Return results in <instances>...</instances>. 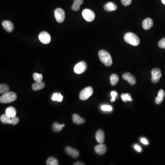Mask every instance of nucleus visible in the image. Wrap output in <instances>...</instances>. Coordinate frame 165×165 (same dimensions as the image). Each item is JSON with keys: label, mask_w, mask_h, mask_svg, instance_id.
<instances>
[{"label": "nucleus", "mask_w": 165, "mask_h": 165, "mask_svg": "<svg viewBox=\"0 0 165 165\" xmlns=\"http://www.w3.org/2000/svg\"><path fill=\"white\" fill-rule=\"evenodd\" d=\"M33 77L34 80L36 82H42L43 76L41 74L35 73V74H33Z\"/></svg>", "instance_id": "28"}, {"label": "nucleus", "mask_w": 165, "mask_h": 165, "mask_svg": "<svg viewBox=\"0 0 165 165\" xmlns=\"http://www.w3.org/2000/svg\"><path fill=\"white\" fill-rule=\"evenodd\" d=\"M141 141L143 144H145V145H147L149 144L147 140L144 138H143V139H141Z\"/></svg>", "instance_id": "36"}, {"label": "nucleus", "mask_w": 165, "mask_h": 165, "mask_svg": "<svg viewBox=\"0 0 165 165\" xmlns=\"http://www.w3.org/2000/svg\"><path fill=\"white\" fill-rule=\"evenodd\" d=\"M135 148L136 150H137L138 152H142V149H141V147H140V146H139V145H135Z\"/></svg>", "instance_id": "37"}, {"label": "nucleus", "mask_w": 165, "mask_h": 165, "mask_svg": "<svg viewBox=\"0 0 165 165\" xmlns=\"http://www.w3.org/2000/svg\"><path fill=\"white\" fill-rule=\"evenodd\" d=\"M101 109L104 111H112L113 108L110 106L103 105L101 106Z\"/></svg>", "instance_id": "31"}, {"label": "nucleus", "mask_w": 165, "mask_h": 165, "mask_svg": "<svg viewBox=\"0 0 165 165\" xmlns=\"http://www.w3.org/2000/svg\"><path fill=\"white\" fill-rule=\"evenodd\" d=\"M99 58L101 62L107 67H110L113 64V60L110 54L105 50H101L98 53Z\"/></svg>", "instance_id": "1"}, {"label": "nucleus", "mask_w": 165, "mask_h": 165, "mask_svg": "<svg viewBox=\"0 0 165 165\" xmlns=\"http://www.w3.org/2000/svg\"><path fill=\"white\" fill-rule=\"evenodd\" d=\"M2 25L5 30L8 32H11L13 30L14 27L13 23L8 20L3 21Z\"/></svg>", "instance_id": "13"}, {"label": "nucleus", "mask_w": 165, "mask_h": 165, "mask_svg": "<svg viewBox=\"0 0 165 165\" xmlns=\"http://www.w3.org/2000/svg\"><path fill=\"white\" fill-rule=\"evenodd\" d=\"M19 118L18 117L15 116L13 118H11V124L14 125L18 124V123L19 122Z\"/></svg>", "instance_id": "29"}, {"label": "nucleus", "mask_w": 165, "mask_h": 165, "mask_svg": "<svg viewBox=\"0 0 165 165\" xmlns=\"http://www.w3.org/2000/svg\"><path fill=\"white\" fill-rule=\"evenodd\" d=\"M39 40L44 44H48L51 42V36L46 32H42L39 35Z\"/></svg>", "instance_id": "9"}, {"label": "nucleus", "mask_w": 165, "mask_h": 165, "mask_svg": "<svg viewBox=\"0 0 165 165\" xmlns=\"http://www.w3.org/2000/svg\"><path fill=\"white\" fill-rule=\"evenodd\" d=\"M93 89L91 86H88L83 89L79 94V98L81 101L87 100L92 95Z\"/></svg>", "instance_id": "4"}, {"label": "nucleus", "mask_w": 165, "mask_h": 165, "mask_svg": "<svg viewBox=\"0 0 165 165\" xmlns=\"http://www.w3.org/2000/svg\"><path fill=\"white\" fill-rule=\"evenodd\" d=\"M161 2L163 3V4L165 5V0H161Z\"/></svg>", "instance_id": "39"}, {"label": "nucleus", "mask_w": 165, "mask_h": 165, "mask_svg": "<svg viewBox=\"0 0 165 165\" xmlns=\"http://www.w3.org/2000/svg\"><path fill=\"white\" fill-rule=\"evenodd\" d=\"M87 69V66L86 62L84 61L80 62L75 66L74 71L78 74H80L84 73Z\"/></svg>", "instance_id": "6"}, {"label": "nucleus", "mask_w": 165, "mask_h": 165, "mask_svg": "<svg viewBox=\"0 0 165 165\" xmlns=\"http://www.w3.org/2000/svg\"><path fill=\"white\" fill-rule=\"evenodd\" d=\"M122 4L125 6H128L132 3V0H121Z\"/></svg>", "instance_id": "33"}, {"label": "nucleus", "mask_w": 165, "mask_h": 165, "mask_svg": "<svg viewBox=\"0 0 165 165\" xmlns=\"http://www.w3.org/2000/svg\"><path fill=\"white\" fill-rule=\"evenodd\" d=\"M45 84L43 82H36L32 85V89L35 91H39L40 89H42L44 88Z\"/></svg>", "instance_id": "20"}, {"label": "nucleus", "mask_w": 165, "mask_h": 165, "mask_svg": "<svg viewBox=\"0 0 165 165\" xmlns=\"http://www.w3.org/2000/svg\"><path fill=\"white\" fill-rule=\"evenodd\" d=\"M62 124H59L57 123H54L52 124V130L55 132H59L62 130Z\"/></svg>", "instance_id": "24"}, {"label": "nucleus", "mask_w": 165, "mask_h": 165, "mask_svg": "<svg viewBox=\"0 0 165 165\" xmlns=\"http://www.w3.org/2000/svg\"><path fill=\"white\" fill-rule=\"evenodd\" d=\"M152 81L154 84L157 83L159 82L162 74L161 70L158 68L154 69L152 71Z\"/></svg>", "instance_id": "8"}, {"label": "nucleus", "mask_w": 165, "mask_h": 165, "mask_svg": "<svg viewBox=\"0 0 165 165\" xmlns=\"http://www.w3.org/2000/svg\"><path fill=\"white\" fill-rule=\"evenodd\" d=\"M110 81L111 85L115 86L118 84L119 81V77L117 74H113L110 78Z\"/></svg>", "instance_id": "21"}, {"label": "nucleus", "mask_w": 165, "mask_h": 165, "mask_svg": "<svg viewBox=\"0 0 165 165\" xmlns=\"http://www.w3.org/2000/svg\"><path fill=\"white\" fill-rule=\"evenodd\" d=\"M82 16L86 21L87 22H92L95 19V14L91 10L85 9L82 12Z\"/></svg>", "instance_id": "5"}, {"label": "nucleus", "mask_w": 165, "mask_h": 165, "mask_svg": "<svg viewBox=\"0 0 165 165\" xmlns=\"http://www.w3.org/2000/svg\"><path fill=\"white\" fill-rule=\"evenodd\" d=\"M117 92L115 91H113L111 92V96H112V98L110 100V101L112 102H114L115 101V100H116V97L117 96Z\"/></svg>", "instance_id": "34"}, {"label": "nucleus", "mask_w": 165, "mask_h": 165, "mask_svg": "<svg viewBox=\"0 0 165 165\" xmlns=\"http://www.w3.org/2000/svg\"><path fill=\"white\" fill-rule=\"evenodd\" d=\"M80 5L77 4L76 3H74V2L73 6H72V9L74 11L77 12V11H79V10L80 9Z\"/></svg>", "instance_id": "32"}, {"label": "nucleus", "mask_w": 165, "mask_h": 165, "mask_svg": "<svg viewBox=\"0 0 165 165\" xmlns=\"http://www.w3.org/2000/svg\"><path fill=\"white\" fill-rule=\"evenodd\" d=\"M105 134L102 130H99L96 134V141L102 144L105 140Z\"/></svg>", "instance_id": "15"}, {"label": "nucleus", "mask_w": 165, "mask_h": 165, "mask_svg": "<svg viewBox=\"0 0 165 165\" xmlns=\"http://www.w3.org/2000/svg\"><path fill=\"white\" fill-rule=\"evenodd\" d=\"M153 21L150 18H147L144 19L142 23V26L145 30L150 29L153 26Z\"/></svg>", "instance_id": "14"}, {"label": "nucleus", "mask_w": 165, "mask_h": 165, "mask_svg": "<svg viewBox=\"0 0 165 165\" xmlns=\"http://www.w3.org/2000/svg\"><path fill=\"white\" fill-rule=\"evenodd\" d=\"M74 3L80 6L82 5L84 2V0H74Z\"/></svg>", "instance_id": "35"}, {"label": "nucleus", "mask_w": 165, "mask_h": 165, "mask_svg": "<svg viewBox=\"0 0 165 165\" xmlns=\"http://www.w3.org/2000/svg\"><path fill=\"white\" fill-rule=\"evenodd\" d=\"M117 6L114 3L109 2L106 3L104 6V9L107 12H112L117 9Z\"/></svg>", "instance_id": "16"}, {"label": "nucleus", "mask_w": 165, "mask_h": 165, "mask_svg": "<svg viewBox=\"0 0 165 165\" xmlns=\"http://www.w3.org/2000/svg\"><path fill=\"white\" fill-rule=\"evenodd\" d=\"M0 120L1 123L4 124H11V118L7 116L6 114L1 115Z\"/></svg>", "instance_id": "22"}, {"label": "nucleus", "mask_w": 165, "mask_h": 165, "mask_svg": "<svg viewBox=\"0 0 165 165\" xmlns=\"http://www.w3.org/2000/svg\"><path fill=\"white\" fill-rule=\"evenodd\" d=\"M54 15L56 20L59 23H62L65 18V13L62 9L57 8L54 12Z\"/></svg>", "instance_id": "7"}, {"label": "nucleus", "mask_w": 165, "mask_h": 165, "mask_svg": "<svg viewBox=\"0 0 165 165\" xmlns=\"http://www.w3.org/2000/svg\"><path fill=\"white\" fill-rule=\"evenodd\" d=\"M158 45L161 48L165 49V38H163L159 41Z\"/></svg>", "instance_id": "30"}, {"label": "nucleus", "mask_w": 165, "mask_h": 165, "mask_svg": "<svg viewBox=\"0 0 165 165\" xmlns=\"http://www.w3.org/2000/svg\"><path fill=\"white\" fill-rule=\"evenodd\" d=\"M46 165H59L58 160L55 158L51 157L49 158L46 161Z\"/></svg>", "instance_id": "25"}, {"label": "nucleus", "mask_w": 165, "mask_h": 165, "mask_svg": "<svg viewBox=\"0 0 165 165\" xmlns=\"http://www.w3.org/2000/svg\"><path fill=\"white\" fill-rule=\"evenodd\" d=\"M107 150V148L105 144H100L96 146L95 147V151L96 153L99 155H104L106 153Z\"/></svg>", "instance_id": "12"}, {"label": "nucleus", "mask_w": 165, "mask_h": 165, "mask_svg": "<svg viewBox=\"0 0 165 165\" xmlns=\"http://www.w3.org/2000/svg\"><path fill=\"white\" fill-rule=\"evenodd\" d=\"M124 39L127 43L134 46H138L140 43V39L138 36L131 32L125 34Z\"/></svg>", "instance_id": "2"}, {"label": "nucleus", "mask_w": 165, "mask_h": 165, "mask_svg": "<svg viewBox=\"0 0 165 165\" xmlns=\"http://www.w3.org/2000/svg\"><path fill=\"white\" fill-rule=\"evenodd\" d=\"M121 98L124 102H127V101H132V99L131 98V96L129 93L122 94L121 95Z\"/></svg>", "instance_id": "27"}, {"label": "nucleus", "mask_w": 165, "mask_h": 165, "mask_svg": "<svg viewBox=\"0 0 165 165\" xmlns=\"http://www.w3.org/2000/svg\"><path fill=\"white\" fill-rule=\"evenodd\" d=\"M73 121L74 123L76 124H82L85 123V119L81 118L79 115L74 114L72 116Z\"/></svg>", "instance_id": "18"}, {"label": "nucleus", "mask_w": 165, "mask_h": 165, "mask_svg": "<svg viewBox=\"0 0 165 165\" xmlns=\"http://www.w3.org/2000/svg\"><path fill=\"white\" fill-rule=\"evenodd\" d=\"M5 114L10 118H12L16 116L17 111H16L15 108H14L13 107H12V106H10V107H8L6 109Z\"/></svg>", "instance_id": "19"}, {"label": "nucleus", "mask_w": 165, "mask_h": 165, "mask_svg": "<svg viewBox=\"0 0 165 165\" xmlns=\"http://www.w3.org/2000/svg\"><path fill=\"white\" fill-rule=\"evenodd\" d=\"M9 90V87L8 85L6 84H1L0 85V93L1 94H4L5 93L8 92Z\"/></svg>", "instance_id": "26"}, {"label": "nucleus", "mask_w": 165, "mask_h": 165, "mask_svg": "<svg viewBox=\"0 0 165 165\" xmlns=\"http://www.w3.org/2000/svg\"><path fill=\"white\" fill-rule=\"evenodd\" d=\"M66 153L74 158H77L79 156V153L77 149L67 146L65 149Z\"/></svg>", "instance_id": "10"}, {"label": "nucleus", "mask_w": 165, "mask_h": 165, "mask_svg": "<svg viewBox=\"0 0 165 165\" xmlns=\"http://www.w3.org/2000/svg\"><path fill=\"white\" fill-rule=\"evenodd\" d=\"M17 96L13 92H8L2 94L0 97V102L3 104L11 103L17 100Z\"/></svg>", "instance_id": "3"}, {"label": "nucleus", "mask_w": 165, "mask_h": 165, "mask_svg": "<svg viewBox=\"0 0 165 165\" xmlns=\"http://www.w3.org/2000/svg\"><path fill=\"white\" fill-rule=\"evenodd\" d=\"M165 96V93L163 89H160L158 93V96L155 100V102L157 105L161 104L162 103Z\"/></svg>", "instance_id": "17"}, {"label": "nucleus", "mask_w": 165, "mask_h": 165, "mask_svg": "<svg viewBox=\"0 0 165 165\" xmlns=\"http://www.w3.org/2000/svg\"><path fill=\"white\" fill-rule=\"evenodd\" d=\"M52 100L54 101L61 102L63 100V96L61 95V93H54L52 97Z\"/></svg>", "instance_id": "23"}, {"label": "nucleus", "mask_w": 165, "mask_h": 165, "mask_svg": "<svg viewBox=\"0 0 165 165\" xmlns=\"http://www.w3.org/2000/svg\"><path fill=\"white\" fill-rule=\"evenodd\" d=\"M62 127H64L65 126V124H62Z\"/></svg>", "instance_id": "40"}, {"label": "nucleus", "mask_w": 165, "mask_h": 165, "mask_svg": "<svg viewBox=\"0 0 165 165\" xmlns=\"http://www.w3.org/2000/svg\"><path fill=\"white\" fill-rule=\"evenodd\" d=\"M122 77L124 80L127 81L131 85H135L136 83V79L135 76L129 73H125L122 75Z\"/></svg>", "instance_id": "11"}, {"label": "nucleus", "mask_w": 165, "mask_h": 165, "mask_svg": "<svg viewBox=\"0 0 165 165\" xmlns=\"http://www.w3.org/2000/svg\"><path fill=\"white\" fill-rule=\"evenodd\" d=\"M85 164L83 163V162H80V161H78V162H75V163L74 164V165H84Z\"/></svg>", "instance_id": "38"}]
</instances>
